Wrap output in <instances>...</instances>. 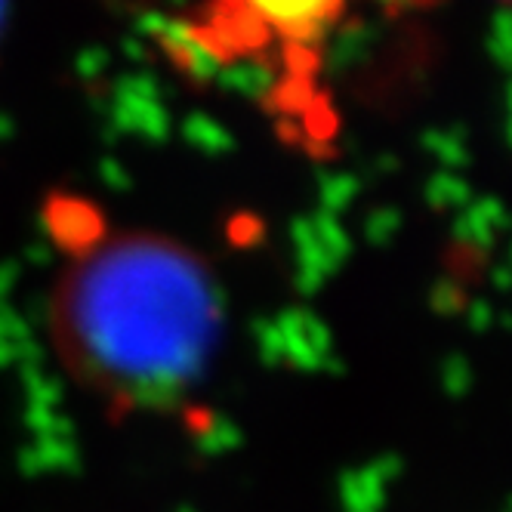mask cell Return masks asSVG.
I'll use <instances>...</instances> for the list:
<instances>
[{
    "label": "cell",
    "instance_id": "3",
    "mask_svg": "<svg viewBox=\"0 0 512 512\" xmlns=\"http://www.w3.org/2000/svg\"><path fill=\"white\" fill-rule=\"evenodd\" d=\"M0 22H4V0H0Z\"/></svg>",
    "mask_w": 512,
    "mask_h": 512
},
{
    "label": "cell",
    "instance_id": "2",
    "mask_svg": "<svg viewBox=\"0 0 512 512\" xmlns=\"http://www.w3.org/2000/svg\"><path fill=\"white\" fill-rule=\"evenodd\" d=\"M349 0H216L207 34L216 47L250 53L263 47H306L331 31Z\"/></svg>",
    "mask_w": 512,
    "mask_h": 512
},
{
    "label": "cell",
    "instance_id": "1",
    "mask_svg": "<svg viewBox=\"0 0 512 512\" xmlns=\"http://www.w3.org/2000/svg\"><path fill=\"white\" fill-rule=\"evenodd\" d=\"M226 300L198 250L161 232H105L62 266L47 340L62 371L112 408H167L204 380Z\"/></svg>",
    "mask_w": 512,
    "mask_h": 512
}]
</instances>
